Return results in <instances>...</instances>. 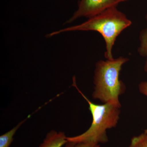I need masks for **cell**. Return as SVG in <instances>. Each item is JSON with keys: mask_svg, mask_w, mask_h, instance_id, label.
I'll list each match as a JSON object with an SVG mask.
<instances>
[{"mask_svg": "<svg viewBox=\"0 0 147 147\" xmlns=\"http://www.w3.org/2000/svg\"><path fill=\"white\" fill-rule=\"evenodd\" d=\"M131 21L126 15L118 9L111 7L79 25L53 32L47 35L51 37L61 33L75 31H94L99 33L104 39L106 59H114L112 50L117 37L122 32L130 26Z\"/></svg>", "mask_w": 147, "mask_h": 147, "instance_id": "cell-1", "label": "cell"}, {"mask_svg": "<svg viewBox=\"0 0 147 147\" xmlns=\"http://www.w3.org/2000/svg\"><path fill=\"white\" fill-rule=\"evenodd\" d=\"M129 60L128 58L119 57L112 59L100 60L96 64L93 98L103 103H110L120 108L119 97L126 87L119 79L122 67Z\"/></svg>", "mask_w": 147, "mask_h": 147, "instance_id": "cell-2", "label": "cell"}, {"mask_svg": "<svg viewBox=\"0 0 147 147\" xmlns=\"http://www.w3.org/2000/svg\"><path fill=\"white\" fill-rule=\"evenodd\" d=\"M72 86L75 87L88 102L92 117V122L90 128L83 134L73 137H67L68 142L105 144L108 142L107 130L115 127L120 118V108L110 104L98 105L93 103L77 86L75 76Z\"/></svg>", "mask_w": 147, "mask_h": 147, "instance_id": "cell-3", "label": "cell"}, {"mask_svg": "<svg viewBox=\"0 0 147 147\" xmlns=\"http://www.w3.org/2000/svg\"><path fill=\"white\" fill-rule=\"evenodd\" d=\"M127 0H79L78 8L71 18L66 22L70 24L82 17L91 18L108 9L117 7L119 4Z\"/></svg>", "mask_w": 147, "mask_h": 147, "instance_id": "cell-4", "label": "cell"}, {"mask_svg": "<svg viewBox=\"0 0 147 147\" xmlns=\"http://www.w3.org/2000/svg\"><path fill=\"white\" fill-rule=\"evenodd\" d=\"M64 132L51 130L46 135L39 147H62L68 142Z\"/></svg>", "mask_w": 147, "mask_h": 147, "instance_id": "cell-5", "label": "cell"}, {"mask_svg": "<svg viewBox=\"0 0 147 147\" xmlns=\"http://www.w3.org/2000/svg\"><path fill=\"white\" fill-rule=\"evenodd\" d=\"M30 117V116H29L27 119L19 123L17 125L13 127L12 129L7 131L6 133L1 135L0 137V147H9L10 146L11 143L13 142V136L16 134L18 128Z\"/></svg>", "mask_w": 147, "mask_h": 147, "instance_id": "cell-6", "label": "cell"}, {"mask_svg": "<svg viewBox=\"0 0 147 147\" xmlns=\"http://www.w3.org/2000/svg\"><path fill=\"white\" fill-rule=\"evenodd\" d=\"M147 21V14L146 16ZM140 44L138 48V52L140 56L146 58L147 61V27L142 30L139 35Z\"/></svg>", "mask_w": 147, "mask_h": 147, "instance_id": "cell-7", "label": "cell"}, {"mask_svg": "<svg viewBox=\"0 0 147 147\" xmlns=\"http://www.w3.org/2000/svg\"><path fill=\"white\" fill-rule=\"evenodd\" d=\"M129 147H147V132L132 137Z\"/></svg>", "mask_w": 147, "mask_h": 147, "instance_id": "cell-8", "label": "cell"}, {"mask_svg": "<svg viewBox=\"0 0 147 147\" xmlns=\"http://www.w3.org/2000/svg\"><path fill=\"white\" fill-rule=\"evenodd\" d=\"M65 147H100V145L93 143L68 142Z\"/></svg>", "mask_w": 147, "mask_h": 147, "instance_id": "cell-9", "label": "cell"}, {"mask_svg": "<svg viewBox=\"0 0 147 147\" xmlns=\"http://www.w3.org/2000/svg\"><path fill=\"white\" fill-rule=\"evenodd\" d=\"M145 69L147 71V61L145 66ZM139 90L142 94L147 96V82H142L139 86Z\"/></svg>", "mask_w": 147, "mask_h": 147, "instance_id": "cell-10", "label": "cell"}, {"mask_svg": "<svg viewBox=\"0 0 147 147\" xmlns=\"http://www.w3.org/2000/svg\"><path fill=\"white\" fill-rule=\"evenodd\" d=\"M145 132H147V129H146V130H145Z\"/></svg>", "mask_w": 147, "mask_h": 147, "instance_id": "cell-11", "label": "cell"}]
</instances>
